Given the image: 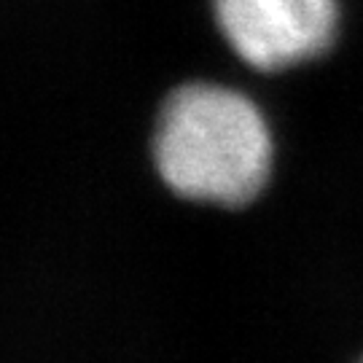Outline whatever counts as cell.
<instances>
[{
    "mask_svg": "<svg viewBox=\"0 0 363 363\" xmlns=\"http://www.w3.org/2000/svg\"><path fill=\"white\" fill-rule=\"evenodd\" d=\"M154 154L159 175L175 194L237 208L269 178L272 138L245 94L189 84L162 108Z\"/></svg>",
    "mask_w": 363,
    "mask_h": 363,
    "instance_id": "cell-1",
    "label": "cell"
},
{
    "mask_svg": "<svg viewBox=\"0 0 363 363\" xmlns=\"http://www.w3.org/2000/svg\"><path fill=\"white\" fill-rule=\"evenodd\" d=\"M216 19L247 65L280 70L328 49L337 0H216Z\"/></svg>",
    "mask_w": 363,
    "mask_h": 363,
    "instance_id": "cell-2",
    "label": "cell"
}]
</instances>
